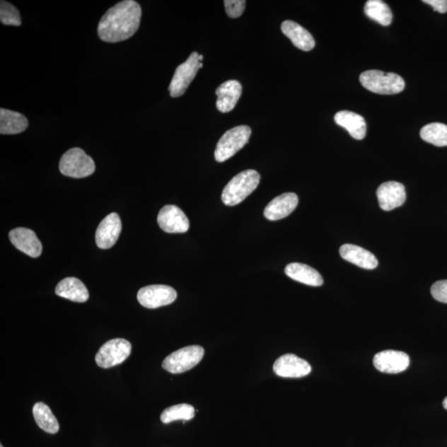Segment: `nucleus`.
I'll return each instance as SVG.
<instances>
[{"mask_svg":"<svg viewBox=\"0 0 447 447\" xmlns=\"http://www.w3.org/2000/svg\"><path fill=\"white\" fill-rule=\"evenodd\" d=\"M200 62L198 52H193L186 62L177 67L169 86L173 98L182 96L186 92L200 69Z\"/></svg>","mask_w":447,"mask_h":447,"instance_id":"obj_8","label":"nucleus"},{"mask_svg":"<svg viewBox=\"0 0 447 447\" xmlns=\"http://www.w3.org/2000/svg\"><path fill=\"white\" fill-rule=\"evenodd\" d=\"M195 417V408L187 403L174 405L166 408L161 414V421L165 424H168L174 421L192 420Z\"/></svg>","mask_w":447,"mask_h":447,"instance_id":"obj_27","label":"nucleus"},{"mask_svg":"<svg viewBox=\"0 0 447 447\" xmlns=\"http://www.w3.org/2000/svg\"><path fill=\"white\" fill-rule=\"evenodd\" d=\"M178 298L176 290L166 285H150L139 291L137 298L143 307L155 309L175 302Z\"/></svg>","mask_w":447,"mask_h":447,"instance_id":"obj_9","label":"nucleus"},{"mask_svg":"<svg viewBox=\"0 0 447 447\" xmlns=\"http://www.w3.org/2000/svg\"><path fill=\"white\" fill-rule=\"evenodd\" d=\"M421 138L436 147L447 146V125L441 123L426 124L421 129Z\"/></svg>","mask_w":447,"mask_h":447,"instance_id":"obj_26","label":"nucleus"},{"mask_svg":"<svg viewBox=\"0 0 447 447\" xmlns=\"http://www.w3.org/2000/svg\"><path fill=\"white\" fill-rule=\"evenodd\" d=\"M298 205V197L295 193H284L277 197L268 204L265 210V216L274 221L289 216Z\"/></svg>","mask_w":447,"mask_h":447,"instance_id":"obj_16","label":"nucleus"},{"mask_svg":"<svg viewBox=\"0 0 447 447\" xmlns=\"http://www.w3.org/2000/svg\"><path fill=\"white\" fill-rule=\"evenodd\" d=\"M442 405H443L445 410H447V397L443 400V402H442Z\"/></svg>","mask_w":447,"mask_h":447,"instance_id":"obj_32","label":"nucleus"},{"mask_svg":"<svg viewBox=\"0 0 447 447\" xmlns=\"http://www.w3.org/2000/svg\"><path fill=\"white\" fill-rule=\"evenodd\" d=\"M205 351L200 346H190L169 354L163 362V368L172 373L190 371L201 362Z\"/></svg>","mask_w":447,"mask_h":447,"instance_id":"obj_6","label":"nucleus"},{"mask_svg":"<svg viewBox=\"0 0 447 447\" xmlns=\"http://www.w3.org/2000/svg\"><path fill=\"white\" fill-rule=\"evenodd\" d=\"M285 274L290 279L301 284L313 286H320L323 284V279L319 272L307 265L291 263L286 265Z\"/></svg>","mask_w":447,"mask_h":447,"instance_id":"obj_22","label":"nucleus"},{"mask_svg":"<svg viewBox=\"0 0 447 447\" xmlns=\"http://www.w3.org/2000/svg\"><path fill=\"white\" fill-rule=\"evenodd\" d=\"M142 8L134 0H124L110 8L101 18L97 33L102 41L120 42L133 37L140 25Z\"/></svg>","mask_w":447,"mask_h":447,"instance_id":"obj_1","label":"nucleus"},{"mask_svg":"<svg viewBox=\"0 0 447 447\" xmlns=\"http://www.w3.org/2000/svg\"><path fill=\"white\" fill-rule=\"evenodd\" d=\"M373 366L377 371L385 373H398L410 366V358L405 352L387 349L376 354Z\"/></svg>","mask_w":447,"mask_h":447,"instance_id":"obj_12","label":"nucleus"},{"mask_svg":"<svg viewBox=\"0 0 447 447\" xmlns=\"http://www.w3.org/2000/svg\"><path fill=\"white\" fill-rule=\"evenodd\" d=\"M158 226L170 234L185 233L189 230L190 222L185 213L179 207L173 205L165 206L159 211Z\"/></svg>","mask_w":447,"mask_h":447,"instance_id":"obj_11","label":"nucleus"},{"mask_svg":"<svg viewBox=\"0 0 447 447\" xmlns=\"http://www.w3.org/2000/svg\"><path fill=\"white\" fill-rule=\"evenodd\" d=\"M251 129L247 125H240L226 131L216 145L215 158L218 163L226 162L245 147L249 142Z\"/></svg>","mask_w":447,"mask_h":447,"instance_id":"obj_5","label":"nucleus"},{"mask_svg":"<svg viewBox=\"0 0 447 447\" xmlns=\"http://www.w3.org/2000/svg\"><path fill=\"white\" fill-rule=\"evenodd\" d=\"M260 182V175L255 170H245L233 178L224 188L221 199L226 206H236L255 190Z\"/></svg>","mask_w":447,"mask_h":447,"instance_id":"obj_2","label":"nucleus"},{"mask_svg":"<svg viewBox=\"0 0 447 447\" xmlns=\"http://www.w3.org/2000/svg\"><path fill=\"white\" fill-rule=\"evenodd\" d=\"M0 21L8 26H21L22 23L18 9L12 4L4 0L0 2Z\"/></svg>","mask_w":447,"mask_h":447,"instance_id":"obj_28","label":"nucleus"},{"mask_svg":"<svg viewBox=\"0 0 447 447\" xmlns=\"http://www.w3.org/2000/svg\"><path fill=\"white\" fill-rule=\"evenodd\" d=\"M274 371L283 378H302L312 372V367L305 359L293 354L280 356L274 364Z\"/></svg>","mask_w":447,"mask_h":447,"instance_id":"obj_13","label":"nucleus"},{"mask_svg":"<svg viewBox=\"0 0 447 447\" xmlns=\"http://www.w3.org/2000/svg\"><path fill=\"white\" fill-rule=\"evenodd\" d=\"M216 107L222 113L234 110L242 94V86L239 81L231 80L224 82L216 91Z\"/></svg>","mask_w":447,"mask_h":447,"instance_id":"obj_17","label":"nucleus"},{"mask_svg":"<svg viewBox=\"0 0 447 447\" xmlns=\"http://www.w3.org/2000/svg\"><path fill=\"white\" fill-rule=\"evenodd\" d=\"M55 293L61 298L75 303H86L89 299V291L86 285L76 278H66L56 286Z\"/></svg>","mask_w":447,"mask_h":447,"instance_id":"obj_20","label":"nucleus"},{"mask_svg":"<svg viewBox=\"0 0 447 447\" xmlns=\"http://www.w3.org/2000/svg\"><path fill=\"white\" fill-rule=\"evenodd\" d=\"M376 194L381 208L386 211L402 206L406 201L405 187L400 182L383 183L378 187Z\"/></svg>","mask_w":447,"mask_h":447,"instance_id":"obj_14","label":"nucleus"},{"mask_svg":"<svg viewBox=\"0 0 447 447\" xmlns=\"http://www.w3.org/2000/svg\"><path fill=\"white\" fill-rule=\"evenodd\" d=\"M359 81L364 88L380 95H396L405 87V82L400 76L378 70L364 71Z\"/></svg>","mask_w":447,"mask_h":447,"instance_id":"obj_3","label":"nucleus"},{"mask_svg":"<svg viewBox=\"0 0 447 447\" xmlns=\"http://www.w3.org/2000/svg\"><path fill=\"white\" fill-rule=\"evenodd\" d=\"M0 447H4L3 445H0Z\"/></svg>","mask_w":447,"mask_h":447,"instance_id":"obj_34","label":"nucleus"},{"mask_svg":"<svg viewBox=\"0 0 447 447\" xmlns=\"http://www.w3.org/2000/svg\"><path fill=\"white\" fill-rule=\"evenodd\" d=\"M28 127V120L18 112L0 109V134H18Z\"/></svg>","mask_w":447,"mask_h":447,"instance_id":"obj_23","label":"nucleus"},{"mask_svg":"<svg viewBox=\"0 0 447 447\" xmlns=\"http://www.w3.org/2000/svg\"><path fill=\"white\" fill-rule=\"evenodd\" d=\"M424 3L429 4L435 11L440 13L447 12V0H424Z\"/></svg>","mask_w":447,"mask_h":447,"instance_id":"obj_31","label":"nucleus"},{"mask_svg":"<svg viewBox=\"0 0 447 447\" xmlns=\"http://www.w3.org/2000/svg\"><path fill=\"white\" fill-rule=\"evenodd\" d=\"M281 29L284 35L300 50L309 52L313 50L315 42L312 34L298 23L286 21L281 23Z\"/></svg>","mask_w":447,"mask_h":447,"instance_id":"obj_19","label":"nucleus"},{"mask_svg":"<svg viewBox=\"0 0 447 447\" xmlns=\"http://www.w3.org/2000/svg\"><path fill=\"white\" fill-rule=\"evenodd\" d=\"M245 0H226V11L228 16L232 18H239L242 16L245 8Z\"/></svg>","mask_w":447,"mask_h":447,"instance_id":"obj_29","label":"nucleus"},{"mask_svg":"<svg viewBox=\"0 0 447 447\" xmlns=\"http://www.w3.org/2000/svg\"><path fill=\"white\" fill-rule=\"evenodd\" d=\"M203 56L202 55H199V61H200L202 62V61L203 60Z\"/></svg>","mask_w":447,"mask_h":447,"instance_id":"obj_33","label":"nucleus"},{"mask_svg":"<svg viewBox=\"0 0 447 447\" xmlns=\"http://www.w3.org/2000/svg\"><path fill=\"white\" fill-rule=\"evenodd\" d=\"M59 170L66 177L84 178L95 173V164L84 150L73 148L62 155Z\"/></svg>","mask_w":447,"mask_h":447,"instance_id":"obj_4","label":"nucleus"},{"mask_svg":"<svg viewBox=\"0 0 447 447\" xmlns=\"http://www.w3.org/2000/svg\"><path fill=\"white\" fill-rule=\"evenodd\" d=\"M12 244L28 256L38 257L42 255V245L35 232L26 228H16L9 232Z\"/></svg>","mask_w":447,"mask_h":447,"instance_id":"obj_15","label":"nucleus"},{"mask_svg":"<svg viewBox=\"0 0 447 447\" xmlns=\"http://www.w3.org/2000/svg\"><path fill=\"white\" fill-rule=\"evenodd\" d=\"M335 121L341 127L346 129L354 139L361 140L366 137V123L361 115L342 110L335 114Z\"/></svg>","mask_w":447,"mask_h":447,"instance_id":"obj_21","label":"nucleus"},{"mask_svg":"<svg viewBox=\"0 0 447 447\" xmlns=\"http://www.w3.org/2000/svg\"><path fill=\"white\" fill-rule=\"evenodd\" d=\"M431 294L439 302L447 303V280L436 281L431 286Z\"/></svg>","mask_w":447,"mask_h":447,"instance_id":"obj_30","label":"nucleus"},{"mask_svg":"<svg viewBox=\"0 0 447 447\" xmlns=\"http://www.w3.org/2000/svg\"><path fill=\"white\" fill-rule=\"evenodd\" d=\"M342 259L364 269H375L378 265L376 257L372 252L358 245L347 244L339 249Z\"/></svg>","mask_w":447,"mask_h":447,"instance_id":"obj_18","label":"nucleus"},{"mask_svg":"<svg viewBox=\"0 0 447 447\" xmlns=\"http://www.w3.org/2000/svg\"><path fill=\"white\" fill-rule=\"evenodd\" d=\"M132 346L127 339H110L102 346L95 356L97 366L109 368L122 364L131 354Z\"/></svg>","mask_w":447,"mask_h":447,"instance_id":"obj_7","label":"nucleus"},{"mask_svg":"<svg viewBox=\"0 0 447 447\" xmlns=\"http://www.w3.org/2000/svg\"><path fill=\"white\" fill-rule=\"evenodd\" d=\"M33 414L37 424L48 434H55L59 431L60 426L51 408L45 403L37 402L33 407Z\"/></svg>","mask_w":447,"mask_h":447,"instance_id":"obj_24","label":"nucleus"},{"mask_svg":"<svg viewBox=\"0 0 447 447\" xmlns=\"http://www.w3.org/2000/svg\"><path fill=\"white\" fill-rule=\"evenodd\" d=\"M367 17L383 26L390 25L393 14L390 7L381 0H368L364 8Z\"/></svg>","mask_w":447,"mask_h":447,"instance_id":"obj_25","label":"nucleus"},{"mask_svg":"<svg viewBox=\"0 0 447 447\" xmlns=\"http://www.w3.org/2000/svg\"><path fill=\"white\" fill-rule=\"evenodd\" d=\"M122 231V223L117 213H111L102 221L95 232L96 245L108 250L117 242Z\"/></svg>","mask_w":447,"mask_h":447,"instance_id":"obj_10","label":"nucleus"}]
</instances>
